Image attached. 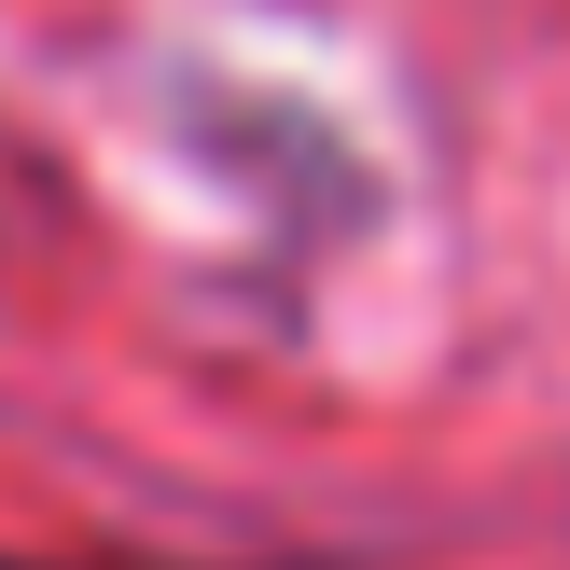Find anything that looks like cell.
Instances as JSON below:
<instances>
[{
	"label": "cell",
	"instance_id": "1",
	"mask_svg": "<svg viewBox=\"0 0 570 570\" xmlns=\"http://www.w3.org/2000/svg\"><path fill=\"white\" fill-rule=\"evenodd\" d=\"M0 570H56V557H0ZM265 570H321V557H265Z\"/></svg>",
	"mask_w": 570,
	"mask_h": 570
}]
</instances>
